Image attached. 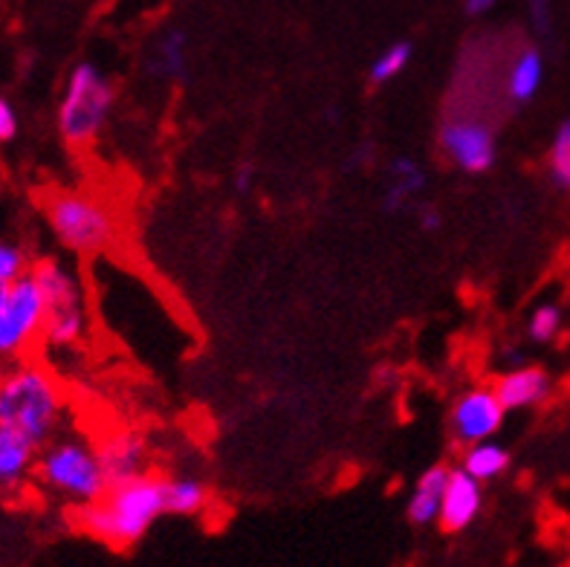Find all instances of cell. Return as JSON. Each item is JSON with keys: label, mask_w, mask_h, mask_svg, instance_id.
<instances>
[{"label": "cell", "mask_w": 570, "mask_h": 567, "mask_svg": "<svg viewBox=\"0 0 570 567\" xmlns=\"http://www.w3.org/2000/svg\"><path fill=\"white\" fill-rule=\"evenodd\" d=\"M484 510V483L475 481L470 472H463L455 467L449 472L446 492H443L441 516H438V527L443 532H463L472 527L478 516Z\"/></svg>", "instance_id": "10"}, {"label": "cell", "mask_w": 570, "mask_h": 567, "mask_svg": "<svg viewBox=\"0 0 570 567\" xmlns=\"http://www.w3.org/2000/svg\"><path fill=\"white\" fill-rule=\"evenodd\" d=\"M412 61H414V43L412 41H405L403 38V41L389 43V47H383V50L371 58L368 81L376 87L391 85V81H397L400 76H403V72L412 67Z\"/></svg>", "instance_id": "19"}, {"label": "cell", "mask_w": 570, "mask_h": 567, "mask_svg": "<svg viewBox=\"0 0 570 567\" xmlns=\"http://www.w3.org/2000/svg\"><path fill=\"white\" fill-rule=\"evenodd\" d=\"M166 516V475L145 472L110 483L101 498L76 510V525L90 539L125 550L148 536Z\"/></svg>", "instance_id": "2"}, {"label": "cell", "mask_w": 570, "mask_h": 567, "mask_svg": "<svg viewBox=\"0 0 570 567\" xmlns=\"http://www.w3.org/2000/svg\"><path fill=\"white\" fill-rule=\"evenodd\" d=\"M548 174L553 186L562 188V192H570V116L559 125L553 139H550Z\"/></svg>", "instance_id": "20"}, {"label": "cell", "mask_w": 570, "mask_h": 567, "mask_svg": "<svg viewBox=\"0 0 570 567\" xmlns=\"http://www.w3.org/2000/svg\"><path fill=\"white\" fill-rule=\"evenodd\" d=\"M36 483L47 496L70 504L76 510L94 504L110 487L94 440L81 431L67 429L38 449Z\"/></svg>", "instance_id": "3"}, {"label": "cell", "mask_w": 570, "mask_h": 567, "mask_svg": "<svg viewBox=\"0 0 570 567\" xmlns=\"http://www.w3.org/2000/svg\"><path fill=\"white\" fill-rule=\"evenodd\" d=\"M99 449L101 469L108 475V481H128L137 475L151 472V452H148V440L134 429L114 431L108 438L96 443Z\"/></svg>", "instance_id": "9"}, {"label": "cell", "mask_w": 570, "mask_h": 567, "mask_svg": "<svg viewBox=\"0 0 570 567\" xmlns=\"http://www.w3.org/2000/svg\"><path fill=\"white\" fill-rule=\"evenodd\" d=\"M47 302L32 275H23L0 293V365L36 356L41 348Z\"/></svg>", "instance_id": "6"}, {"label": "cell", "mask_w": 570, "mask_h": 567, "mask_svg": "<svg viewBox=\"0 0 570 567\" xmlns=\"http://www.w3.org/2000/svg\"><path fill=\"white\" fill-rule=\"evenodd\" d=\"M449 472H452V467H446V463H434V467H429L426 472L420 475L417 483L412 487L409 504H405V516H409L412 525H438L443 492H446L449 483Z\"/></svg>", "instance_id": "14"}, {"label": "cell", "mask_w": 570, "mask_h": 567, "mask_svg": "<svg viewBox=\"0 0 570 567\" xmlns=\"http://www.w3.org/2000/svg\"><path fill=\"white\" fill-rule=\"evenodd\" d=\"M0 374H3V365H0Z\"/></svg>", "instance_id": "29"}, {"label": "cell", "mask_w": 570, "mask_h": 567, "mask_svg": "<svg viewBox=\"0 0 570 567\" xmlns=\"http://www.w3.org/2000/svg\"><path fill=\"white\" fill-rule=\"evenodd\" d=\"M38 446L0 423V496H21L36 483Z\"/></svg>", "instance_id": "11"}, {"label": "cell", "mask_w": 570, "mask_h": 567, "mask_svg": "<svg viewBox=\"0 0 570 567\" xmlns=\"http://www.w3.org/2000/svg\"><path fill=\"white\" fill-rule=\"evenodd\" d=\"M528 14L539 36H550V29H553V0H528Z\"/></svg>", "instance_id": "23"}, {"label": "cell", "mask_w": 570, "mask_h": 567, "mask_svg": "<svg viewBox=\"0 0 570 567\" xmlns=\"http://www.w3.org/2000/svg\"><path fill=\"white\" fill-rule=\"evenodd\" d=\"M114 85L94 61H79L65 81L56 108L58 137L70 148H87L101 137L114 114Z\"/></svg>", "instance_id": "5"}, {"label": "cell", "mask_w": 570, "mask_h": 567, "mask_svg": "<svg viewBox=\"0 0 570 567\" xmlns=\"http://www.w3.org/2000/svg\"><path fill=\"white\" fill-rule=\"evenodd\" d=\"M492 391H495V397H499L507 411H524L542 405L550 391H553V382H550L548 371H542V368L519 365L495 377Z\"/></svg>", "instance_id": "12"}, {"label": "cell", "mask_w": 570, "mask_h": 567, "mask_svg": "<svg viewBox=\"0 0 570 567\" xmlns=\"http://www.w3.org/2000/svg\"><path fill=\"white\" fill-rule=\"evenodd\" d=\"M461 469L463 472H470L472 478L481 483L495 481V478H501V475L510 469V452H507V446H501L495 438L463 446Z\"/></svg>", "instance_id": "17"}, {"label": "cell", "mask_w": 570, "mask_h": 567, "mask_svg": "<svg viewBox=\"0 0 570 567\" xmlns=\"http://www.w3.org/2000/svg\"><path fill=\"white\" fill-rule=\"evenodd\" d=\"M70 400L47 362L27 356L9 362L0 374V423L41 449L58 431L67 429Z\"/></svg>", "instance_id": "1"}, {"label": "cell", "mask_w": 570, "mask_h": 567, "mask_svg": "<svg viewBox=\"0 0 570 567\" xmlns=\"http://www.w3.org/2000/svg\"><path fill=\"white\" fill-rule=\"evenodd\" d=\"M544 85V56L542 50L535 47H521L515 52V58L510 61V70H507L504 90L510 105L515 108H524L535 99V94L542 90Z\"/></svg>", "instance_id": "15"}, {"label": "cell", "mask_w": 570, "mask_h": 567, "mask_svg": "<svg viewBox=\"0 0 570 567\" xmlns=\"http://www.w3.org/2000/svg\"><path fill=\"white\" fill-rule=\"evenodd\" d=\"M495 7H499V0H463L461 3L463 14H466L470 21H481V18L495 12Z\"/></svg>", "instance_id": "26"}, {"label": "cell", "mask_w": 570, "mask_h": 567, "mask_svg": "<svg viewBox=\"0 0 570 567\" xmlns=\"http://www.w3.org/2000/svg\"><path fill=\"white\" fill-rule=\"evenodd\" d=\"M18 114H14L12 101L0 96V143H12L18 137Z\"/></svg>", "instance_id": "24"}, {"label": "cell", "mask_w": 570, "mask_h": 567, "mask_svg": "<svg viewBox=\"0 0 570 567\" xmlns=\"http://www.w3.org/2000/svg\"><path fill=\"white\" fill-rule=\"evenodd\" d=\"M43 221L58 246L79 258H94L114 246L119 235L114 208L81 188H58L43 201Z\"/></svg>", "instance_id": "4"}, {"label": "cell", "mask_w": 570, "mask_h": 567, "mask_svg": "<svg viewBox=\"0 0 570 567\" xmlns=\"http://www.w3.org/2000/svg\"><path fill=\"white\" fill-rule=\"evenodd\" d=\"M209 504V487L200 478L177 475L166 478V512L171 516H200Z\"/></svg>", "instance_id": "18"}, {"label": "cell", "mask_w": 570, "mask_h": 567, "mask_svg": "<svg viewBox=\"0 0 570 567\" xmlns=\"http://www.w3.org/2000/svg\"><path fill=\"white\" fill-rule=\"evenodd\" d=\"M559 567H570V561H568V565H559Z\"/></svg>", "instance_id": "28"}, {"label": "cell", "mask_w": 570, "mask_h": 567, "mask_svg": "<svg viewBox=\"0 0 570 567\" xmlns=\"http://www.w3.org/2000/svg\"><path fill=\"white\" fill-rule=\"evenodd\" d=\"M429 177L426 168L420 166L417 159L403 154V157L389 159L385 166V192H383V208L389 215H405L414 212L420 203V194L426 192Z\"/></svg>", "instance_id": "13"}, {"label": "cell", "mask_w": 570, "mask_h": 567, "mask_svg": "<svg viewBox=\"0 0 570 567\" xmlns=\"http://www.w3.org/2000/svg\"><path fill=\"white\" fill-rule=\"evenodd\" d=\"M148 72L154 81L174 85L188 72V36L180 27L166 29L148 52Z\"/></svg>", "instance_id": "16"}, {"label": "cell", "mask_w": 570, "mask_h": 567, "mask_svg": "<svg viewBox=\"0 0 570 567\" xmlns=\"http://www.w3.org/2000/svg\"><path fill=\"white\" fill-rule=\"evenodd\" d=\"M443 157L463 174H487L499 159V143L484 119L472 114H452L438 130Z\"/></svg>", "instance_id": "7"}, {"label": "cell", "mask_w": 570, "mask_h": 567, "mask_svg": "<svg viewBox=\"0 0 570 567\" xmlns=\"http://www.w3.org/2000/svg\"><path fill=\"white\" fill-rule=\"evenodd\" d=\"M0 293H3V287H0Z\"/></svg>", "instance_id": "30"}, {"label": "cell", "mask_w": 570, "mask_h": 567, "mask_svg": "<svg viewBox=\"0 0 570 567\" xmlns=\"http://www.w3.org/2000/svg\"><path fill=\"white\" fill-rule=\"evenodd\" d=\"M414 217H417L420 229L429 232V235H434V232L443 229L441 208L429 206V203H417V206H414Z\"/></svg>", "instance_id": "25"}, {"label": "cell", "mask_w": 570, "mask_h": 567, "mask_svg": "<svg viewBox=\"0 0 570 567\" xmlns=\"http://www.w3.org/2000/svg\"><path fill=\"white\" fill-rule=\"evenodd\" d=\"M255 186V168L253 166H240L238 172H235V192L240 194H249Z\"/></svg>", "instance_id": "27"}, {"label": "cell", "mask_w": 570, "mask_h": 567, "mask_svg": "<svg viewBox=\"0 0 570 567\" xmlns=\"http://www.w3.org/2000/svg\"><path fill=\"white\" fill-rule=\"evenodd\" d=\"M32 255L23 244L18 241H9V237H0V287H9L18 278L29 275L32 270Z\"/></svg>", "instance_id": "21"}, {"label": "cell", "mask_w": 570, "mask_h": 567, "mask_svg": "<svg viewBox=\"0 0 570 567\" xmlns=\"http://www.w3.org/2000/svg\"><path fill=\"white\" fill-rule=\"evenodd\" d=\"M507 409L495 397L492 385H472L455 397L449 409V434L458 446L492 440L504 426Z\"/></svg>", "instance_id": "8"}, {"label": "cell", "mask_w": 570, "mask_h": 567, "mask_svg": "<svg viewBox=\"0 0 570 567\" xmlns=\"http://www.w3.org/2000/svg\"><path fill=\"white\" fill-rule=\"evenodd\" d=\"M562 331V310L557 304H542L533 310V316L528 322V336L539 345H548Z\"/></svg>", "instance_id": "22"}]
</instances>
